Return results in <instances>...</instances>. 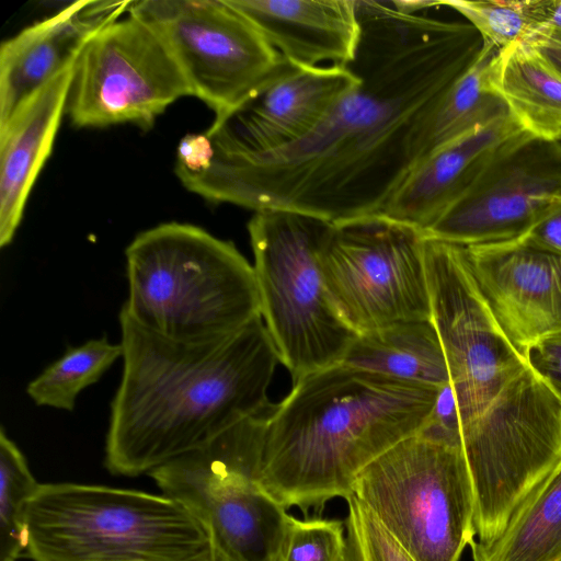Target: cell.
I'll use <instances>...</instances> for the list:
<instances>
[{
  "mask_svg": "<svg viewBox=\"0 0 561 561\" xmlns=\"http://www.w3.org/2000/svg\"><path fill=\"white\" fill-rule=\"evenodd\" d=\"M561 205V142L524 131L424 236L462 247L524 237Z\"/></svg>",
  "mask_w": 561,
  "mask_h": 561,
  "instance_id": "obj_14",
  "label": "cell"
},
{
  "mask_svg": "<svg viewBox=\"0 0 561 561\" xmlns=\"http://www.w3.org/2000/svg\"><path fill=\"white\" fill-rule=\"evenodd\" d=\"M127 13L159 36L192 96L216 118L256 95L290 65L228 0L131 1Z\"/></svg>",
  "mask_w": 561,
  "mask_h": 561,
  "instance_id": "obj_11",
  "label": "cell"
},
{
  "mask_svg": "<svg viewBox=\"0 0 561 561\" xmlns=\"http://www.w3.org/2000/svg\"><path fill=\"white\" fill-rule=\"evenodd\" d=\"M345 556L344 522L289 515L277 561H345Z\"/></svg>",
  "mask_w": 561,
  "mask_h": 561,
  "instance_id": "obj_28",
  "label": "cell"
},
{
  "mask_svg": "<svg viewBox=\"0 0 561 561\" xmlns=\"http://www.w3.org/2000/svg\"><path fill=\"white\" fill-rule=\"evenodd\" d=\"M469 546L473 561H561V458L496 539Z\"/></svg>",
  "mask_w": 561,
  "mask_h": 561,
  "instance_id": "obj_23",
  "label": "cell"
},
{
  "mask_svg": "<svg viewBox=\"0 0 561 561\" xmlns=\"http://www.w3.org/2000/svg\"><path fill=\"white\" fill-rule=\"evenodd\" d=\"M33 561H198L203 524L164 494L71 482L39 484L26 512Z\"/></svg>",
  "mask_w": 561,
  "mask_h": 561,
  "instance_id": "obj_5",
  "label": "cell"
},
{
  "mask_svg": "<svg viewBox=\"0 0 561 561\" xmlns=\"http://www.w3.org/2000/svg\"><path fill=\"white\" fill-rule=\"evenodd\" d=\"M206 528L225 561H277L289 514L250 476V439L237 423L148 473Z\"/></svg>",
  "mask_w": 561,
  "mask_h": 561,
  "instance_id": "obj_10",
  "label": "cell"
},
{
  "mask_svg": "<svg viewBox=\"0 0 561 561\" xmlns=\"http://www.w3.org/2000/svg\"><path fill=\"white\" fill-rule=\"evenodd\" d=\"M477 283L503 332L525 357L561 332V254L527 237L465 247Z\"/></svg>",
  "mask_w": 561,
  "mask_h": 561,
  "instance_id": "obj_16",
  "label": "cell"
},
{
  "mask_svg": "<svg viewBox=\"0 0 561 561\" xmlns=\"http://www.w3.org/2000/svg\"><path fill=\"white\" fill-rule=\"evenodd\" d=\"M122 356V345L111 343L106 336L68 347L60 358L28 382L26 393L38 407L73 411L78 396L98 382Z\"/></svg>",
  "mask_w": 561,
  "mask_h": 561,
  "instance_id": "obj_25",
  "label": "cell"
},
{
  "mask_svg": "<svg viewBox=\"0 0 561 561\" xmlns=\"http://www.w3.org/2000/svg\"><path fill=\"white\" fill-rule=\"evenodd\" d=\"M289 62L348 66L360 39L357 0H228Z\"/></svg>",
  "mask_w": 561,
  "mask_h": 561,
  "instance_id": "obj_19",
  "label": "cell"
},
{
  "mask_svg": "<svg viewBox=\"0 0 561 561\" xmlns=\"http://www.w3.org/2000/svg\"><path fill=\"white\" fill-rule=\"evenodd\" d=\"M492 84L526 133L561 142V72L534 45L522 41L499 50Z\"/></svg>",
  "mask_w": 561,
  "mask_h": 561,
  "instance_id": "obj_21",
  "label": "cell"
},
{
  "mask_svg": "<svg viewBox=\"0 0 561 561\" xmlns=\"http://www.w3.org/2000/svg\"><path fill=\"white\" fill-rule=\"evenodd\" d=\"M536 244L561 254V205L525 234Z\"/></svg>",
  "mask_w": 561,
  "mask_h": 561,
  "instance_id": "obj_33",
  "label": "cell"
},
{
  "mask_svg": "<svg viewBox=\"0 0 561 561\" xmlns=\"http://www.w3.org/2000/svg\"><path fill=\"white\" fill-rule=\"evenodd\" d=\"M198 561H225V560H222L221 558H219L216 554H214L213 550H211V553L207 558H204V559L198 560Z\"/></svg>",
  "mask_w": 561,
  "mask_h": 561,
  "instance_id": "obj_36",
  "label": "cell"
},
{
  "mask_svg": "<svg viewBox=\"0 0 561 561\" xmlns=\"http://www.w3.org/2000/svg\"><path fill=\"white\" fill-rule=\"evenodd\" d=\"M525 130L504 113L427 156L380 213L424 231L476 182L494 156Z\"/></svg>",
  "mask_w": 561,
  "mask_h": 561,
  "instance_id": "obj_18",
  "label": "cell"
},
{
  "mask_svg": "<svg viewBox=\"0 0 561 561\" xmlns=\"http://www.w3.org/2000/svg\"><path fill=\"white\" fill-rule=\"evenodd\" d=\"M27 460L18 445L0 430V561L26 556V512L38 489Z\"/></svg>",
  "mask_w": 561,
  "mask_h": 561,
  "instance_id": "obj_26",
  "label": "cell"
},
{
  "mask_svg": "<svg viewBox=\"0 0 561 561\" xmlns=\"http://www.w3.org/2000/svg\"><path fill=\"white\" fill-rule=\"evenodd\" d=\"M420 436L461 447V420L451 385L439 389L434 408Z\"/></svg>",
  "mask_w": 561,
  "mask_h": 561,
  "instance_id": "obj_30",
  "label": "cell"
},
{
  "mask_svg": "<svg viewBox=\"0 0 561 561\" xmlns=\"http://www.w3.org/2000/svg\"><path fill=\"white\" fill-rule=\"evenodd\" d=\"M461 14L488 43L502 50L525 41L548 18L551 0H439Z\"/></svg>",
  "mask_w": 561,
  "mask_h": 561,
  "instance_id": "obj_27",
  "label": "cell"
},
{
  "mask_svg": "<svg viewBox=\"0 0 561 561\" xmlns=\"http://www.w3.org/2000/svg\"><path fill=\"white\" fill-rule=\"evenodd\" d=\"M525 42L534 45L561 72V31L538 27Z\"/></svg>",
  "mask_w": 561,
  "mask_h": 561,
  "instance_id": "obj_34",
  "label": "cell"
},
{
  "mask_svg": "<svg viewBox=\"0 0 561 561\" xmlns=\"http://www.w3.org/2000/svg\"><path fill=\"white\" fill-rule=\"evenodd\" d=\"M342 364L436 389L450 383L432 320L401 322L357 334Z\"/></svg>",
  "mask_w": 561,
  "mask_h": 561,
  "instance_id": "obj_22",
  "label": "cell"
},
{
  "mask_svg": "<svg viewBox=\"0 0 561 561\" xmlns=\"http://www.w3.org/2000/svg\"><path fill=\"white\" fill-rule=\"evenodd\" d=\"M528 366L561 400V332L534 343L525 354Z\"/></svg>",
  "mask_w": 561,
  "mask_h": 561,
  "instance_id": "obj_31",
  "label": "cell"
},
{
  "mask_svg": "<svg viewBox=\"0 0 561 561\" xmlns=\"http://www.w3.org/2000/svg\"><path fill=\"white\" fill-rule=\"evenodd\" d=\"M329 222L285 210L248 222L260 314L294 382L341 364L356 333L327 290L319 248Z\"/></svg>",
  "mask_w": 561,
  "mask_h": 561,
  "instance_id": "obj_6",
  "label": "cell"
},
{
  "mask_svg": "<svg viewBox=\"0 0 561 561\" xmlns=\"http://www.w3.org/2000/svg\"><path fill=\"white\" fill-rule=\"evenodd\" d=\"M192 96L159 36L128 14L98 31L81 50L67 113L77 127L150 128L169 105Z\"/></svg>",
  "mask_w": 561,
  "mask_h": 561,
  "instance_id": "obj_12",
  "label": "cell"
},
{
  "mask_svg": "<svg viewBox=\"0 0 561 561\" xmlns=\"http://www.w3.org/2000/svg\"><path fill=\"white\" fill-rule=\"evenodd\" d=\"M125 257L122 309L164 337L217 340L261 316L253 265L231 241L201 227L160 224L138 233Z\"/></svg>",
  "mask_w": 561,
  "mask_h": 561,
  "instance_id": "obj_4",
  "label": "cell"
},
{
  "mask_svg": "<svg viewBox=\"0 0 561 561\" xmlns=\"http://www.w3.org/2000/svg\"><path fill=\"white\" fill-rule=\"evenodd\" d=\"M346 502L345 561H415L355 495Z\"/></svg>",
  "mask_w": 561,
  "mask_h": 561,
  "instance_id": "obj_29",
  "label": "cell"
},
{
  "mask_svg": "<svg viewBox=\"0 0 561 561\" xmlns=\"http://www.w3.org/2000/svg\"><path fill=\"white\" fill-rule=\"evenodd\" d=\"M438 391L342 363L309 374L270 411L252 479L286 511L316 517L353 495L367 465L423 428Z\"/></svg>",
  "mask_w": 561,
  "mask_h": 561,
  "instance_id": "obj_3",
  "label": "cell"
},
{
  "mask_svg": "<svg viewBox=\"0 0 561 561\" xmlns=\"http://www.w3.org/2000/svg\"><path fill=\"white\" fill-rule=\"evenodd\" d=\"M359 82L350 66L299 67L290 62L256 95L215 118L206 134L215 151L225 154L280 149L311 133Z\"/></svg>",
  "mask_w": 561,
  "mask_h": 561,
  "instance_id": "obj_15",
  "label": "cell"
},
{
  "mask_svg": "<svg viewBox=\"0 0 561 561\" xmlns=\"http://www.w3.org/2000/svg\"><path fill=\"white\" fill-rule=\"evenodd\" d=\"M360 39L348 65L360 82L300 140L252 156L215 151L178 178L191 192L255 211L339 224L380 214L424 159L435 112L483 39L468 22L357 0Z\"/></svg>",
  "mask_w": 561,
  "mask_h": 561,
  "instance_id": "obj_1",
  "label": "cell"
},
{
  "mask_svg": "<svg viewBox=\"0 0 561 561\" xmlns=\"http://www.w3.org/2000/svg\"><path fill=\"white\" fill-rule=\"evenodd\" d=\"M131 1H77L36 22L0 47V125L75 61L88 41L128 12Z\"/></svg>",
  "mask_w": 561,
  "mask_h": 561,
  "instance_id": "obj_17",
  "label": "cell"
},
{
  "mask_svg": "<svg viewBox=\"0 0 561 561\" xmlns=\"http://www.w3.org/2000/svg\"><path fill=\"white\" fill-rule=\"evenodd\" d=\"M123 373L111 402L105 467L137 477L273 408L267 389L279 360L261 318L205 342H180L118 314Z\"/></svg>",
  "mask_w": 561,
  "mask_h": 561,
  "instance_id": "obj_2",
  "label": "cell"
},
{
  "mask_svg": "<svg viewBox=\"0 0 561 561\" xmlns=\"http://www.w3.org/2000/svg\"><path fill=\"white\" fill-rule=\"evenodd\" d=\"M355 495L415 561H459L474 540V494L459 446L415 434L356 477Z\"/></svg>",
  "mask_w": 561,
  "mask_h": 561,
  "instance_id": "obj_7",
  "label": "cell"
},
{
  "mask_svg": "<svg viewBox=\"0 0 561 561\" xmlns=\"http://www.w3.org/2000/svg\"><path fill=\"white\" fill-rule=\"evenodd\" d=\"M539 27L561 31V0H551L547 21Z\"/></svg>",
  "mask_w": 561,
  "mask_h": 561,
  "instance_id": "obj_35",
  "label": "cell"
},
{
  "mask_svg": "<svg viewBox=\"0 0 561 561\" xmlns=\"http://www.w3.org/2000/svg\"><path fill=\"white\" fill-rule=\"evenodd\" d=\"M214 156L215 148L206 133L185 135L176 149V175L198 174L206 171Z\"/></svg>",
  "mask_w": 561,
  "mask_h": 561,
  "instance_id": "obj_32",
  "label": "cell"
},
{
  "mask_svg": "<svg viewBox=\"0 0 561 561\" xmlns=\"http://www.w3.org/2000/svg\"><path fill=\"white\" fill-rule=\"evenodd\" d=\"M78 58L27 99L0 125V247L21 224L31 190L51 153Z\"/></svg>",
  "mask_w": 561,
  "mask_h": 561,
  "instance_id": "obj_20",
  "label": "cell"
},
{
  "mask_svg": "<svg viewBox=\"0 0 561 561\" xmlns=\"http://www.w3.org/2000/svg\"><path fill=\"white\" fill-rule=\"evenodd\" d=\"M474 494L478 542L505 529L561 458V400L527 366L482 412L461 425Z\"/></svg>",
  "mask_w": 561,
  "mask_h": 561,
  "instance_id": "obj_8",
  "label": "cell"
},
{
  "mask_svg": "<svg viewBox=\"0 0 561 561\" xmlns=\"http://www.w3.org/2000/svg\"><path fill=\"white\" fill-rule=\"evenodd\" d=\"M319 263L334 307L356 334L432 320L421 229L382 214L329 224Z\"/></svg>",
  "mask_w": 561,
  "mask_h": 561,
  "instance_id": "obj_9",
  "label": "cell"
},
{
  "mask_svg": "<svg viewBox=\"0 0 561 561\" xmlns=\"http://www.w3.org/2000/svg\"><path fill=\"white\" fill-rule=\"evenodd\" d=\"M497 51L483 42L474 62L447 91L432 121L424 159L457 137L508 112L492 84Z\"/></svg>",
  "mask_w": 561,
  "mask_h": 561,
  "instance_id": "obj_24",
  "label": "cell"
},
{
  "mask_svg": "<svg viewBox=\"0 0 561 561\" xmlns=\"http://www.w3.org/2000/svg\"><path fill=\"white\" fill-rule=\"evenodd\" d=\"M432 322L438 333L461 425L527 366L497 322L466 249L425 237Z\"/></svg>",
  "mask_w": 561,
  "mask_h": 561,
  "instance_id": "obj_13",
  "label": "cell"
}]
</instances>
